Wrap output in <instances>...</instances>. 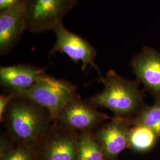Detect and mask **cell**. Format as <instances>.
Instances as JSON below:
<instances>
[{"label":"cell","mask_w":160,"mask_h":160,"mask_svg":"<svg viewBox=\"0 0 160 160\" xmlns=\"http://www.w3.org/2000/svg\"><path fill=\"white\" fill-rule=\"evenodd\" d=\"M43 160H77V139L67 132L57 133L48 141Z\"/></svg>","instance_id":"11"},{"label":"cell","mask_w":160,"mask_h":160,"mask_svg":"<svg viewBox=\"0 0 160 160\" xmlns=\"http://www.w3.org/2000/svg\"><path fill=\"white\" fill-rule=\"evenodd\" d=\"M14 94L9 95H1L0 96V119L2 122L4 119V114L8 109L10 103H12V98L14 97Z\"/></svg>","instance_id":"16"},{"label":"cell","mask_w":160,"mask_h":160,"mask_svg":"<svg viewBox=\"0 0 160 160\" xmlns=\"http://www.w3.org/2000/svg\"><path fill=\"white\" fill-rule=\"evenodd\" d=\"M132 125H141L151 129L160 141V100L151 106L145 104L131 119Z\"/></svg>","instance_id":"14"},{"label":"cell","mask_w":160,"mask_h":160,"mask_svg":"<svg viewBox=\"0 0 160 160\" xmlns=\"http://www.w3.org/2000/svg\"><path fill=\"white\" fill-rule=\"evenodd\" d=\"M158 139L151 129L141 125H132L129 133V148L135 152H148L155 146Z\"/></svg>","instance_id":"12"},{"label":"cell","mask_w":160,"mask_h":160,"mask_svg":"<svg viewBox=\"0 0 160 160\" xmlns=\"http://www.w3.org/2000/svg\"><path fill=\"white\" fill-rule=\"evenodd\" d=\"M52 31L55 34L56 41L51 53H63L75 63L81 62L82 70H85L88 66L94 68L103 82L104 78L95 63L97 56L96 49L85 39L67 29L63 22L59 23Z\"/></svg>","instance_id":"5"},{"label":"cell","mask_w":160,"mask_h":160,"mask_svg":"<svg viewBox=\"0 0 160 160\" xmlns=\"http://www.w3.org/2000/svg\"><path fill=\"white\" fill-rule=\"evenodd\" d=\"M103 83V90L91 97L88 102L109 109L115 117L132 119L145 105L137 80H129L110 70Z\"/></svg>","instance_id":"1"},{"label":"cell","mask_w":160,"mask_h":160,"mask_svg":"<svg viewBox=\"0 0 160 160\" xmlns=\"http://www.w3.org/2000/svg\"><path fill=\"white\" fill-rule=\"evenodd\" d=\"M131 67L139 84L160 100V52L145 46L132 58Z\"/></svg>","instance_id":"6"},{"label":"cell","mask_w":160,"mask_h":160,"mask_svg":"<svg viewBox=\"0 0 160 160\" xmlns=\"http://www.w3.org/2000/svg\"><path fill=\"white\" fill-rule=\"evenodd\" d=\"M77 160H106L101 144L89 131L77 138Z\"/></svg>","instance_id":"13"},{"label":"cell","mask_w":160,"mask_h":160,"mask_svg":"<svg viewBox=\"0 0 160 160\" xmlns=\"http://www.w3.org/2000/svg\"><path fill=\"white\" fill-rule=\"evenodd\" d=\"M10 103L7 110V124L12 135L26 143L37 141L48 125L45 115L39 106L28 100Z\"/></svg>","instance_id":"3"},{"label":"cell","mask_w":160,"mask_h":160,"mask_svg":"<svg viewBox=\"0 0 160 160\" xmlns=\"http://www.w3.org/2000/svg\"><path fill=\"white\" fill-rule=\"evenodd\" d=\"M31 151L24 147L10 150L2 156L1 160H32Z\"/></svg>","instance_id":"15"},{"label":"cell","mask_w":160,"mask_h":160,"mask_svg":"<svg viewBox=\"0 0 160 160\" xmlns=\"http://www.w3.org/2000/svg\"><path fill=\"white\" fill-rule=\"evenodd\" d=\"M28 30L26 0H20L16 5L0 12V53L10 51Z\"/></svg>","instance_id":"9"},{"label":"cell","mask_w":160,"mask_h":160,"mask_svg":"<svg viewBox=\"0 0 160 160\" xmlns=\"http://www.w3.org/2000/svg\"><path fill=\"white\" fill-rule=\"evenodd\" d=\"M94 106L89 102H83L75 97L61 110L57 118L69 128L89 131L111 119L98 112Z\"/></svg>","instance_id":"7"},{"label":"cell","mask_w":160,"mask_h":160,"mask_svg":"<svg viewBox=\"0 0 160 160\" xmlns=\"http://www.w3.org/2000/svg\"><path fill=\"white\" fill-rule=\"evenodd\" d=\"M44 74L43 69L28 65H16L0 68L1 84L13 90L15 92L29 89Z\"/></svg>","instance_id":"10"},{"label":"cell","mask_w":160,"mask_h":160,"mask_svg":"<svg viewBox=\"0 0 160 160\" xmlns=\"http://www.w3.org/2000/svg\"><path fill=\"white\" fill-rule=\"evenodd\" d=\"M132 119L116 118L100 126L95 133L103 148L106 160H115L129 148V133Z\"/></svg>","instance_id":"8"},{"label":"cell","mask_w":160,"mask_h":160,"mask_svg":"<svg viewBox=\"0 0 160 160\" xmlns=\"http://www.w3.org/2000/svg\"><path fill=\"white\" fill-rule=\"evenodd\" d=\"M20 0H0V12L16 5Z\"/></svg>","instance_id":"17"},{"label":"cell","mask_w":160,"mask_h":160,"mask_svg":"<svg viewBox=\"0 0 160 160\" xmlns=\"http://www.w3.org/2000/svg\"><path fill=\"white\" fill-rule=\"evenodd\" d=\"M14 94L46 109L51 118H57L65 105L75 97L72 84L45 74L29 89Z\"/></svg>","instance_id":"2"},{"label":"cell","mask_w":160,"mask_h":160,"mask_svg":"<svg viewBox=\"0 0 160 160\" xmlns=\"http://www.w3.org/2000/svg\"><path fill=\"white\" fill-rule=\"evenodd\" d=\"M78 4V0H26L28 30L41 33L52 30Z\"/></svg>","instance_id":"4"}]
</instances>
